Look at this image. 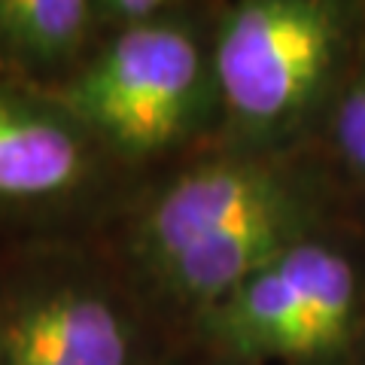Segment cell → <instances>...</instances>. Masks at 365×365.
Returning a JSON list of instances; mask_svg holds the SVG:
<instances>
[{
  "label": "cell",
  "instance_id": "7",
  "mask_svg": "<svg viewBox=\"0 0 365 365\" xmlns=\"http://www.w3.org/2000/svg\"><path fill=\"white\" fill-rule=\"evenodd\" d=\"M107 40L98 0H0V76L55 88Z\"/></svg>",
  "mask_w": 365,
  "mask_h": 365
},
{
  "label": "cell",
  "instance_id": "2",
  "mask_svg": "<svg viewBox=\"0 0 365 365\" xmlns=\"http://www.w3.org/2000/svg\"><path fill=\"white\" fill-rule=\"evenodd\" d=\"M362 6L338 0H244L225 9L210 58L237 150L274 153L347 83Z\"/></svg>",
  "mask_w": 365,
  "mask_h": 365
},
{
  "label": "cell",
  "instance_id": "10",
  "mask_svg": "<svg viewBox=\"0 0 365 365\" xmlns=\"http://www.w3.org/2000/svg\"><path fill=\"white\" fill-rule=\"evenodd\" d=\"M228 365H235V362H228Z\"/></svg>",
  "mask_w": 365,
  "mask_h": 365
},
{
  "label": "cell",
  "instance_id": "6",
  "mask_svg": "<svg viewBox=\"0 0 365 365\" xmlns=\"http://www.w3.org/2000/svg\"><path fill=\"white\" fill-rule=\"evenodd\" d=\"M113 158L40 88L0 76V216L61 220L95 198Z\"/></svg>",
  "mask_w": 365,
  "mask_h": 365
},
{
  "label": "cell",
  "instance_id": "1",
  "mask_svg": "<svg viewBox=\"0 0 365 365\" xmlns=\"http://www.w3.org/2000/svg\"><path fill=\"white\" fill-rule=\"evenodd\" d=\"M323 225L317 182L274 153L235 150L177 174L131 216L134 274L192 317Z\"/></svg>",
  "mask_w": 365,
  "mask_h": 365
},
{
  "label": "cell",
  "instance_id": "8",
  "mask_svg": "<svg viewBox=\"0 0 365 365\" xmlns=\"http://www.w3.org/2000/svg\"><path fill=\"white\" fill-rule=\"evenodd\" d=\"M332 143L338 165L365 186V55L356 71H350L341 86L335 116H332Z\"/></svg>",
  "mask_w": 365,
  "mask_h": 365
},
{
  "label": "cell",
  "instance_id": "9",
  "mask_svg": "<svg viewBox=\"0 0 365 365\" xmlns=\"http://www.w3.org/2000/svg\"><path fill=\"white\" fill-rule=\"evenodd\" d=\"M98 4H101V19H104L107 37L119 31L153 25V21L165 19L168 13H174V6L162 4V0H98Z\"/></svg>",
  "mask_w": 365,
  "mask_h": 365
},
{
  "label": "cell",
  "instance_id": "5",
  "mask_svg": "<svg viewBox=\"0 0 365 365\" xmlns=\"http://www.w3.org/2000/svg\"><path fill=\"white\" fill-rule=\"evenodd\" d=\"M46 95L119 162L174 150L220 107L207 46L177 13L110 34L71 79Z\"/></svg>",
  "mask_w": 365,
  "mask_h": 365
},
{
  "label": "cell",
  "instance_id": "3",
  "mask_svg": "<svg viewBox=\"0 0 365 365\" xmlns=\"http://www.w3.org/2000/svg\"><path fill=\"white\" fill-rule=\"evenodd\" d=\"M71 235L0 250V365H150L140 289Z\"/></svg>",
  "mask_w": 365,
  "mask_h": 365
},
{
  "label": "cell",
  "instance_id": "4",
  "mask_svg": "<svg viewBox=\"0 0 365 365\" xmlns=\"http://www.w3.org/2000/svg\"><path fill=\"white\" fill-rule=\"evenodd\" d=\"M365 323V256L326 222L220 295L195 326L235 365H335Z\"/></svg>",
  "mask_w": 365,
  "mask_h": 365
}]
</instances>
